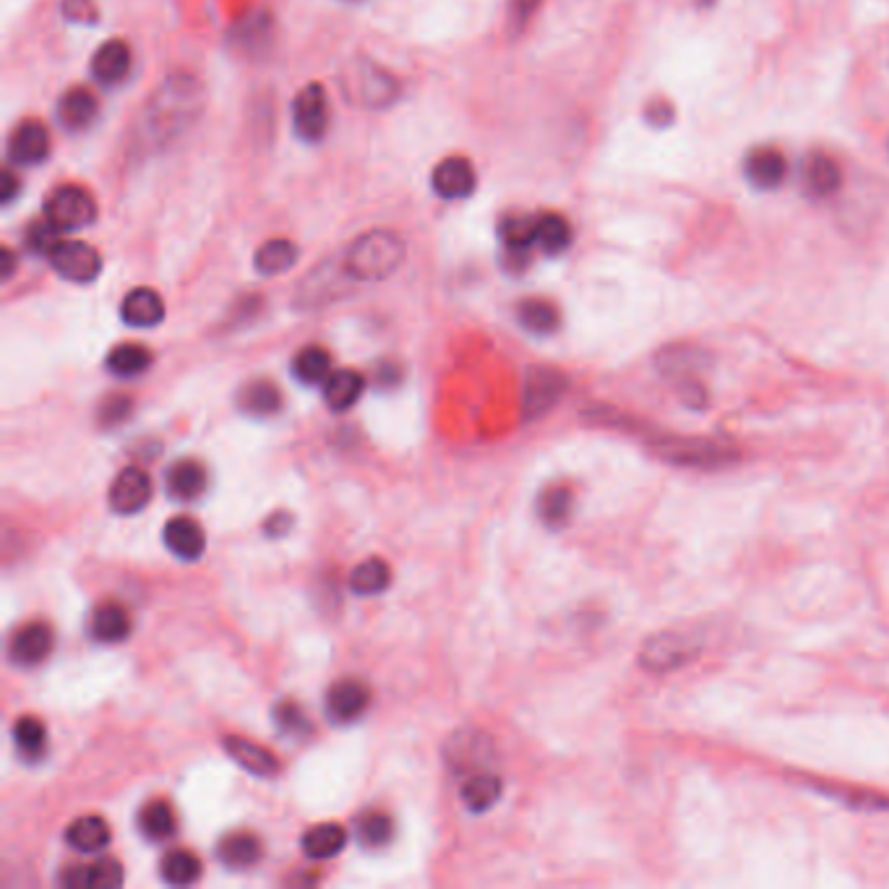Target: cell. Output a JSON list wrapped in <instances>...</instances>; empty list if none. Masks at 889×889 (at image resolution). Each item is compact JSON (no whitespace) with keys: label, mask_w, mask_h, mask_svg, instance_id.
<instances>
[{"label":"cell","mask_w":889,"mask_h":889,"mask_svg":"<svg viewBox=\"0 0 889 889\" xmlns=\"http://www.w3.org/2000/svg\"><path fill=\"white\" fill-rule=\"evenodd\" d=\"M204 107V89L193 76L175 74L160 84L149 97L141 115V141L149 147H165L196 123Z\"/></svg>","instance_id":"1"},{"label":"cell","mask_w":889,"mask_h":889,"mask_svg":"<svg viewBox=\"0 0 889 889\" xmlns=\"http://www.w3.org/2000/svg\"><path fill=\"white\" fill-rule=\"evenodd\" d=\"M405 240L392 230H371L358 240H353L345 258L347 275L360 282H376V279L392 277L405 262Z\"/></svg>","instance_id":"2"},{"label":"cell","mask_w":889,"mask_h":889,"mask_svg":"<svg viewBox=\"0 0 889 889\" xmlns=\"http://www.w3.org/2000/svg\"><path fill=\"white\" fill-rule=\"evenodd\" d=\"M650 446L663 462L691 467V470H720V467L738 462V449L712 439L665 436V433H658V436H652Z\"/></svg>","instance_id":"3"},{"label":"cell","mask_w":889,"mask_h":889,"mask_svg":"<svg viewBox=\"0 0 889 889\" xmlns=\"http://www.w3.org/2000/svg\"><path fill=\"white\" fill-rule=\"evenodd\" d=\"M699 652H702V642L697 634L660 632L642 645L639 665L647 673H671L691 663Z\"/></svg>","instance_id":"4"},{"label":"cell","mask_w":889,"mask_h":889,"mask_svg":"<svg viewBox=\"0 0 889 889\" xmlns=\"http://www.w3.org/2000/svg\"><path fill=\"white\" fill-rule=\"evenodd\" d=\"M45 217L61 232H74L89 227L97 217V201L87 188L61 186L45 201Z\"/></svg>","instance_id":"5"},{"label":"cell","mask_w":889,"mask_h":889,"mask_svg":"<svg viewBox=\"0 0 889 889\" xmlns=\"http://www.w3.org/2000/svg\"><path fill=\"white\" fill-rule=\"evenodd\" d=\"M292 128L306 144L323 139L329 128V100L321 84H306L292 100Z\"/></svg>","instance_id":"6"},{"label":"cell","mask_w":889,"mask_h":889,"mask_svg":"<svg viewBox=\"0 0 889 889\" xmlns=\"http://www.w3.org/2000/svg\"><path fill=\"white\" fill-rule=\"evenodd\" d=\"M48 262L53 269L68 282H94L102 271V258L94 245L84 243V240H61L53 251H50Z\"/></svg>","instance_id":"7"},{"label":"cell","mask_w":889,"mask_h":889,"mask_svg":"<svg viewBox=\"0 0 889 889\" xmlns=\"http://www.w3.org/2000/svg\"><path fill=\"white\" fill-rule=\"evenodd\" d=\"M152 501V480L141 467H123L110 483L107 506L120 517H134Z\"/></svg>","instance_id":"8"},{"label":"cell","mask_w":889,"mask_h":889,"mask_svg":"<svg viewBox=\"0 0 889 889\" xmlns=\"http://www.w3.org/2000/svg\"><path fill=\"white\" fill-rule=\"evenodd\" d=\"M323 707H327V715L332 723H355L371 707V689L360 678H342L327 691V704Z\"/></svg>","instance_id":"9"},{"label":"cell","mask_w":889,"mask_h":889,"mask_svg":"<svg viewBox=\"0 0 889 889\" xmlns=\"http://www.w3.org/2000/svg\"><path fill=\"white\" fill-rule=\"evenodd\" d=\"M50 131L40 120H22L9 136V160L16 167H35L48 160Z\"/></svg>","instance_id":"10"},{"label":"cell","mask_w":889,"mask_h":889,"mask_svg":"<svg viewBox=\"0 0 889 889\" xmlns=\"http://www.w3.org/2000/svg\"><path fill=\"white\" fill-rule=\"evenodd\" d=\"M55 645V634L45 621H31V624H24L22 628H16L14 637H11L9 655L16 665L31 668L40 665L50 658Z\"/></svg>","instance_id":"11"},{"label":"cell","mask_w":889,"mask_h":889,"mask_svg":"<svg viewBox=\"0 0 889 889\" xmlns=\"http://www.w3.org/2000/svg\"><path fill=\"white\" fill-rule=\"evenodd\" d=\"M433 193L446 201L467 199L478 186V175L467 157H446L433 167L431 175Z\"/></svg>","instance_id":"12"},{"label":"cell","mask_w":889,"mask_h":889,"mask_svg":"<svg viewBox=\"0 0 889 889\" xmlns=\"http://www.w3.org/2000/svg\"><path fill=\"white\" fill-rule=\"evenodd\" d=\"M563 394H567V376L558 373L556 368H535L524 386V415L528 418L545 415L558 405Z\"/></svg>","instance_id":"13"},{"label":"cell","mask_w":889,"mask_h":889,"mask_svg":"<svg viewBox=\"0 0 889 889\" xmlns=\"http://www.w3.org/2000/svg\"><path fill=\"white\" fill-rule=\"evenodd\" d=\"M126 874H123L120 861L115 859H97L92 863H74V866L63 868L61 885L68 889H115L123 885Z\"/></svg>","instance_id":"14"},{"label":"cell","mask_w":889,"mask_h":889,"mask_svg":"<svg viewBox=\"0 0 889 889\" xmlns=\"http://www.w3.org/2000/svg\"><path fill=\"white\" fill-rule=\"evenodd\" d=\"M162 543L180 561H196L206 550L204 528L193 517H173L162 528Z\"/></svg>","instance_id":"15"},{"label":"cell","mask_w":889,"mask_h":889,"mask_svg":"<svg viewBox=\"0 0 889 889\" xmlns=\"http://www.w3.org/2000/svg\"><path fill=\"white\" fill-rule=\"evenodd\" d=\"M223 749H225V754L230 757L240 770L251 772V775L275 777L279 772V759H277L275 751H269L262 744L251 741V738L225 736L223 738Z\"/></svg>","instance_id":"16"},{"label":"cell","mask_w":889,"mask_h":889,"mask_svg":"<svg viewBox=\"0 0 889 889\" xmlns=\"http://www.w3.org/2000/svg\"><path fill=\"white\" fill-rule=\"evenodd\" d=\"M744 173L749 183L759 191H775L788 175V162L775 147H757L744 162Z\"/></svg>","instance_id":"17"},{"label":"cell","mask_w":889,"mask_h":889,"mask_svg":"<svg viewBox=\"0 0 889 889\" xmlns=\"http://www.w3.org/2000/svg\"><path fill=\"white\" fill-rule=\"evenodd\" d=\"M120 319L123 323H128V327L134 329L157 327V323L165 319V301H162L157 290L136 288L123 297Z\"/></svg>","instance_id":"18"},{"label":"cell","mask_w":889,"mask_h":889,"mask_svg":"<svg viewBox=\"0 0 889 889\" xmlns=\"http://www.w3.org/2000/svg\"><path fill=\"white\" fill-rule=\"evenodd\" d=\"M165 488L175 501H193L206 488V467L199 459H178L167 467Z\"/></svg>","instance_id":"19"},{"label":"cell","mask_w":889,"mask_h":889,"mask_svg":"<svg viewBox=\"0 0 889 889\" xmlns=\"http://www.w3.org/2000/svg\"><path fill=\"white\" fill-rule=\"evenodd\" d=\"M131 74V48L123 40H110L92 58V76L102 87H115Z\"/></svg>","instance_id":"20"},{"label":"cell","mask_w":889,"mask_h":889,"mask_svg":"<svg viewBox=\"0 0 889 889\" xmlns=\"http://www.w3.org/2000/svg\"><path fill=\"white\" fill-rule=\"evenodd\" d=\"M89 634L102 645H118L131 634V615L118 602H102L89 619Z\"/></svg>","instance_id":"21"},{"label":"cell","mask_w":889,"mask_h":889,"mask_svg":"<svg viewBox=\"0 0 889 889\" xmlns=\"http://www.w3.org/2000/svg\"><path fill=\"white\" fill-rule=\"evenodd\" d=\"M347 846V829L336 822H321L306 829L301 848L310 861H329Z\"/></svg>","instance_id":"22"},{"label":"cell","mask_w":889,"mask_h":889,"mask_svg":"<svg viewBox=\"0 0 889 889\" xmlns=\"http://www.w3.org/2000/svg\"><path fill=\"white\" fill-rule=\"evenodd\" d=\"M113 840V829H110L107 820L97 814H87L74 820L66 827V842L68 848L79 850V853H100Z\"/></svg>","instance_id":"23"},{"label":"cell","mask_w":889,"mask_h":889,"mask_svg":"<svg viewBox=\"0 0 889 889\" xmlns=\"http://www.w3.org/2000/svg\"><path fill=\"white\" fill-rule=\"evenodd\" d=\"M97 113H100V102H97V97L84 87L68 89V92L61 97V102H58V118H61V123L68 131H84V128H89L94 123Z\"/></svg>","instance_id":"24"},{"label":"cell","mask_w":889,"mask_h":889,"mask_svg":"<svg viewBox=\"0 0 889 889\" xmlns=\"http://www.w3.org/2000/svg\"><path fill=\"white\" fill-rule=\"evenodd\" d=\"M363 392H366V379L358 371H350V368L332 371V376L323 381V402L334 412H345L353 405H358Z\"/></svg>","instance_id":"25"},{"label":"cell","mask_w":889,"mask_h":889,"mask_svg":"<svg viewBox=\"0 0 889 889\" xmlns=\"http://www.w3.org/2000/svg\"><path fill=\"white\" fill-rule=\"evenodd\" d=\"M264 846L253 833H230L219 840L217 859L227 868H251L262 861Z\"/></svg>","instance_id":"26"},{"label":"cell","mask_w":889,"mask_h":889,"mask_svg":"<svg viewBox=\"0 0 889 889\" xmlns=\"http://www.w3.org/2000/svg\"><path fill=\"white\" fill-rule=\"evenodd\" d=\"M282 392H279L277 384L266 379H256L251 384H245L238 394V405L240 410L251 418H271L282 410Z\"/></svg>","instance_id":"27"},{"label":"cell","mask_w":889,"mask_h":889,"mask_svg":"<svg viewBox=\"0 0 889 889\" xmlns=\"http://www.w3.org/2000/svg\"><path fill=\"white\" fill-rule=\"evenodd\" d=\"M139 829L147 840L152 842H165L178 833V816H175V809L170 807V801L165 798H154L141 807L139 811Z\"/></svg>","instance_id":"28"},{"label":"cell","mask_w":889,"mask_h":889,"mask_svg":"<svg viewBox=\"0 0 889 889\" xmlns=\"http://www.w3.org/2000/svg\"><path fill=\"white\" fill-rule=\"evenodd\" d=\"M501 793H504L501 777H496L493 772H472L465 780L462 790H459L462 803L472 811V814H483V811L496 807Z\"/></svg>","instance_id":"29"},{"label":"cell","mask_w":889,"mask_h":889,"mask_svg":"<svg viewBox=\"0 0 889 889\" xmlns=\"http://www.w3.org/2000/svg\"><path fill=\"white\" fill-rule=\"evenodd\" d=\"M297 264V245L288 238L266 240L253 256V269L262 277H279Z\"/></svg>","instance_id":"30"},{"label":"cell","mask_w":889,"mask_h":889,"mask_svg":"<svg viewBox=\"0 0 889 889\" xmlns=\"http://www.w3.org/2000/svg\"><path fill=\"white\" fill-rule=\"evenodd\" d=\"M389 584H392V567L379 556L366 558V561H360L358 567L350 571V589L355 595H363V598L386 593Z\"/></svg>","instance_id":"31"},{"label":"cell","mask_w":889,"mask_h":889,"mask_svg":"<svg viewBox=\"0 0 889 889\" xmlns=\"http://www.w3.org/2000/svg\"><path fill=\"white\" fill-rule=\"evenodd\" d=\"M803 180H807L809 193H814V196H835L842 186L840 165L827 154H811L807 167H803Z\"/></svg>","instance_id":"32"},{"label":"cell","mask_w":889,"mask_h":889,"mask_svg":"<svg viewBox=\"0 0 889 889\" xmlns=\"http://www.w3.org/2000/svg\"><path fill=\"white\" fill-rule=\"evenodd\" d=\"M201 874H204V863L193 850H170L160 861V876L173 887L196 885Z\"/></svg>","instance_id":"33"},{"label":"cell","mask_w":889,"mask_h":889,"mask_svg":"<svg viewBox=\"0 0 889 889\" xmlns=\"http://www.w3.org/2000/svg\"><path fill=\"white\" fill-rule=\"evenodd\" d=\"M105 366L107 371L118 376V379H136V376L149 371V366H152V353H149L144 345H136V342H123V345H115L110 350Z\"/></svg>","instance_id":"34"},{"label":"cell","mask_w":889,"mask_h":889,"mask_svg":"<svg viewBox=\"0 0 889 889\" xmlns=\"http://www.w3.org/2000/svg\"><path fill=\"white\" fill-rule=\"evenodd\" d=\"M292 373H295V379L306 386L323 384V381L332 376V355H329V350H323L319 345L303 347L301 353L292 358Z\"/></svg>","instance_id":"35"},{"label":"cell","mask_w":889,"mask_h":889,"mask_svg":"<svg viewBox=\"0 0 889 889\" xmlns=\"http://www.w3.org/2000/svg\"><path fill=\"white\" fill-rule=\"evenodd\" d=\"M519 323L528 329L530 334L537 336H548L554 334L561 323V316H558V308L554 303L543 301V297H530V301H522L517 308Z\"/></svg>","instance_id":"36"},{"label":"cell","mask_w":889,"mask_h":889,"mask_svg":"<svg viewBox=\"0 0 889 889\" xmlns=\"http://www.w3.org/2000/svg\"><path fill=\"white\" fill-rule=\"evenodd\" d=\"M809 788L820 790L822 796L833 798V801L846 803L848 809H861V811H885L889 809V798L881 793H874V790H859V788H846V785H833V783H814Z\"/></svg>","instance_id":"37"},{"label":"cell","mask_w":889,"mask_h":889,"mask_svg":"<svg viewBox=\"0 0 889 889\" xmlns=\"http://www.w3.org/2000/svg\"><path fill=\"white\" fill-rule=\"evenodd\" d=\"M535 243L541 245L545 253H550V256L567 251L571 245V227L567 223V217L554 212L535 217Z\"/></svg>","instance_id":"38"},{"label":"cell","mask_w":889,"mask_h":889,"mask_svg":"<svg viewBox=\"0 0 889 889\" xmlns=\"http://www.w3.org/2000/svg\"><path fill=\"white\" fill-rule=\"evenodd\" d=\"M14 744L18 749V754L29 762H37V759L45 757V749H48V728L40 717L24 715L14 723Z\"/></svg>","instance_id":"39"},{"label":"cell","mask_w":889,"mask_h":889,"mask_svg":"<svg viewBox=\"0 0 889 889\" xmlns=\"http://www.w3.org/2000/svg\"><path fill=\"white\" fill-rule=\"evenodd\" d=\"M571 504H574V496L567 485H550L537 498V515L550 530H558L569 522Z\"/></svg>","instance_id":"40"},{"label":"cell","mask_w":889,"mask_h":889,"mask_svg":"<svg viewBox=\"0 0 889 889\" xmlns=\"http://www.w3.org/2000/svg\"><path fill=\"white\" fill-rule=\"evenodd\" d=\"M355 833H358L360 846L366 848H384L392 842L394 837V822L392 816L384 814V811H366L360 814L358 824H355Z\"/></svg>","instance_id":"41"},{"label":"cell","mask_w":889,"mask_h":889,"mask_svg":"<svg viewBox=\"0 0 889 889\" xmlns=\"http://www.w3.org/2000/svg\"><path fill=\"white\" fill-rule=\"evenodd\" d=\"M271 717H275L277 731L288 738H308L310 731H314L310 728L306 710H303L295 699H282V702L275 704Z\"/></svg>","instance_id":"42"},{"label":"cell","mask_w":889,"mask_h":889,"mask_svg":"<svg viewBox=\"0 0 889 889\" xmlns=\"http://www.w3.org/2000/svg\"><path fill=\"white\" fill-rule=\"evenodd\" d=\"M498 238H501L504 249L515 256H522L535 243V219L530 217H506L498 225Z\"/></svg>","instance_id":"43"},{"label":"cell","mask_w":889,"mask_h":889,"mask_svg":"<svg viewBox=\"0 0 889 889\" xmlns=\"http://www.w3.org/2000/svg\"><path fill=\"white\" fill-rule=\"evenodd\" d=\"M58 243H61V230H58L48 217H45L42 223H35L29 227L27 245L35 253H40V256H50V251H53Z\"/></svg>","instance_id":"44"},{"label":"cell","mask_w":889,"mask_h":889,"mask_svg":"<svg viewBox=\"0 0 889 889\" xmlns=\"http://www.w3.org/2000/svg\"><path fill=\"white\" fill-rule=\"evenodd\" d=\"M699 353H689V350H673V353L660 355V368L665 376H689L699 368Z\"/></svg>","instance_id":"45"},{"label":"cell","mask_w":889,"mask_h":889,"mask_svg":"<svg viewBox=\"0 0 889 889\" xmlns=\"http://www.w3.org/2000/svg\"><path fill=\"white\" fill-rule=\"evenodd\" d=\"M61 11L74 24H94L97 5L94 0H61Z\"/></svg>","instance_id":"46"},{"label":"cell","mask_w":889,"mask_h":889,"mask_svg":"<svg viewBox=\"0 0 889 889\" xmlns=\"http://www.w3.org/2000/svg\"><path fill=\"white\" fill-rule=\"evenodd\" d=\"M131 415V399L128 397H110L100 410L102 426H118Z\"/></svg>","instance_id":"47"},{"label":"cell","mask_w":889,"mask_h":889,"mask_svg":"<svg viewBox=\"0 0 889 889\" xmlns=\"http://www.w3.org/2000/svg\"><path fill=\"white\" fill-rule=\"evenodd\" d=\"M290 530H292L290 511H275V515H271L264 522V535L266 537H284Z\"/></svg>","instance_id":"48"},{"label":"cell","mask_w":889,"mask_h":889,"mask_svg":"<svg viewBox=\"0 0 889 889\" xmlns=\"http://www.w3.org/2000/svg\"><path fill=\"white\" fill-rule=\"evenodd\" d=\"M647 118H650L652 126L663 128L673 120V107L671 105H658V102H655V105H650V110H647Z\"/></svg>","instance_id":"49"},{"label":"cell","mask_w":889,"mask_h":889,"mask_svg":"<svg viewBox=\"0 0 889 889\" xmlns=\"http://www.w3.org/2000/svg\"><path fill=\"white\" fill-rule=\"evenodd\" d=\"M16 193H18L16 175L11 170H5L3 173V193H0V201H3V204H11V201L16 199Z\"/></svg>","instance_id":"50"},{"label":"cell","mask_w":889,"mask_h":889,"mask_svg":"<svg viewBox=\"0 0 889 889\" xmlns=\"http://www.w3.org/2000/svg\"><path fill=\"white\" fill-rule=\"evenodd\" d=\"M0 258H3V271H0V275H3V279H9L11 275H14V264H16L14 251L3 249V251H0Z\"/></svg>","instance_id":"51"},{"label":"cell","mask_w":889,"mask_h":889,"mask_svg":"<svg viewBox=\"0 0 889 889\" xmlns=\"http://www.w3.org/2000/svg\"><path fill=\"white\" fill-rule=\"evenodd\" d=\"M535 5H537V0H515V9L519 11L517 22H524V18H528V14L532 9H535Z\"/></svg>","instance_id":"52"}]
</instances>
